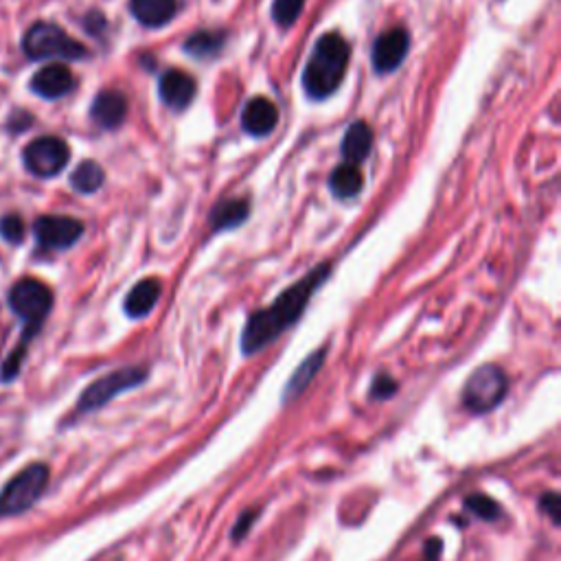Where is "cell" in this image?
I'll use <instances>...</instances> for the list:
<instances>
[{
    "mask_svg": "<svg viewBox=\"0 0 561 561\" xmlns=\"http://www.w3.org/2000/svg\"><path fill=\"white\" fill-rule=\"evenodd\" d=\"M329 272V263H320V266L309 270L299 283L290 285L268 309L250 314L242 334L244 356H255L257 351L272 345L285 329L299 323L309 299L329 279Z\"/></svg>",
    "mask_w": 561,
    "mask_h": 561,
    "instance_id": "obj_1",
    "label": "cell"
},
{
    "mask_svg": "<svg viewBox=\"0 0 561 561\" xmlns=\"http://www.w3.org/2000/svg\"><path fill=\"white\" fill-rule=\"evenodd\" d=\"M9 307L18 318H22V323H25V331H22L20 345L3 364V373H0L3 382L14 380V377L18 375L20 364H22V360H25L29 342L40 334L44 320H47V316L51 312L53 292L49 290V285H44L42 281L25 277L9 290Z\"/></svg>",
    "mask_w": 561,
    "mask_h": 561,
    "instance_id": "obj_2",
    "label": "cell"
},
{
    "mask_svg": "<svg viewBox=\"0 0 561 561\" xmlns=\"http://www.w3.org/2000/svg\"><path fill=\"white\" fill-rule=\"evenodd\" d=\"M351 47L340 33H325L309 53L303 71V88L312 99H327L340 88L349 68Z\"/></svg>",
    "mask_w": 561,
    "mask_h": 561,
    "instance_id": "obj_3",
    "label": "cell"
},
{
    "mask_svg": "<svg viewBox=\"0 0 561 561\" xmlns=\"http://www.w3.org/2000/svg\"><path fill=\"white\" fill-rule=\"evenodd\" d=\"M22 51L31 60H82L88 55L84 44H79L75 38L53 25V22H36L22 38Z\"/></svg>",
    "mask_w": 561,
    "mask_h": 561,
    "instance_id": "obj_4",
    "label": "cell"
},
{
    "mask_svg": "<svg viewBox=\"0 0 561 561\" xmlns=\"http://www.w3.org/2000/svg\"><path fill=\"white\" fill-rule=\"evenodd\" d=\"M49 476V467L44 463H33L18 472L0 491V515L11 518L29 511L42 498Z\"/></svg>",
    "mask_w": 561,
    "mask_h": 561,
    "instance_id": "obj_5",
    "label": "cell"
},
{
    "mask_svg": "<svg viewBox=\"0 0 561 561\" xmlns=\"http://www.w3.org/2000/svg\"><path fill=\"white\" fill-rule=\"evenodd\" d=\"M509 393L507 373L496 364H483L467 377L463 388V404L474 415H487L496 410Z\"/></svg>",
    "mask_w": 561,
    "mask_h": 561,
    "instance_id": "obj_6",
    "label": "cell"
},
{
    "mask_svg": "<svg viewBox=\"0 0 561 561\" xmlns=\"http://www.w3.org/2000/svg\"><path fill=\"white\" fill-rule=\"evenodd\" d=\"M147 380V371L141 366H125V369H117L108 375L99 377L97 382L90 384L82 393L77 402V408L82 412H93L99 410L106 404H110L114 397L132 391V388L141 386Z\"/></svg>",
    "mask_w": 561,
    "mask_h": 561,
    "instance_id": "obj_7",
    "label": "cell"
},
{
    "mask_svg": "<svg viewBox=\"0 0 561 561\" xmlns=\"http://www.w3.org/2000/svg\"><path fill=\"white\" fill-rule=\"evenodd\" d=\"M68 158H71V150L57 136H40V139L31 141L25 147V152H22L25 167L38 178L57 176L68 165Z\"/></svg>",
    "mask_w": 561,
    "mask_h": 561,
    "instance_id": "obj_8",
    "label": "cell"
},
{
    "mask_svg": "<svg viewBox=\"0 0 561 561\" xmlns=\"http://www.w3.org/2000/svg\"><path fill=\"white\" fill-rule=\"evenodd\" d=\"M38 244L49 250H64L79 242L84 235V224L68 215H42L33 224Z\"/></svg>",
    "mask_w": 561,
    "mask_h": 561,
    "instance_id": "obj_9",
    "label": "cell"
},
{
    "mask_svg": "<svg viewBox=\"0 0 561 561\" xmlns=\"http://www.w3.org/2000/svg\"><path fill=\"white\" fill-rule=\"evenodd\" d=\"M410 49V36L402 27L382 33L373 44V66L377 73H393L406 60Z\"/></svg>",
    "mask_w": 561,
    "mask_h": 561,
    "instance_id": "obj_10",
    "label": "cell"
},
{
    "mask_svg": "<svg viewBox=\"0 0 561 561\" xmlns=\"http://www.w3.org/2000/svg\"><path fill=\"white\" fill-rule=\"evenodd\" d=\"M75 88V77L71 68L64 64H49L31 79V90L42 99H60Z\"/></svg>",
    "mask_w": 561,
    "mask_h": 561,
    "instance_id": "obj_11",
    "label": "cell"
},
{
    "mask_svg": "<svg viewBox=\"0 0 561 561\" xmlns=\"http://www.w3.org/2000/svg\"><path fill=\"white\" fill-rule=\"evenodd\" d=\"M196 82L193 77L185 71H178V68H171V71L163 73L158 82V93L169 108L174 110H185L189 103L196 97Z\"/></svg>",
    "mask_w": 561,
    "mask_h": 561,
    "instance_id": "obj_12",
    "label": "cell"
},
{
    "mask_svg": "<svg viewBox=\"0 0 561 561\" xmlns=\"http://www.w3.org/2000/svg\"><path fill=\"white\" fill-rule=\"evenodd\" d=\"M128 114V99H125L117 90H103L93 101L90 108V117L103 130H114L125 121Z\"/></svg>",
    "mask_w": 561,
    "mask_h": 561,
    "instance_id": "obj_13",
    "label": "cell"
},
{
    "mask_svg": "<svg viewBox=\"0 0 561 561\" xmlns=\"http://www.w3.org/2000/svg\"><path fill=\"white\" fill-rule=\"evenodd\" d=\"M277 123H279V110L270 99L257 97L246 103L242 114V128L250 136H266L277 128Z\"/></svg>",
    "mask_w": 561,
    "mask_h": 561,
    "instance_id": "obj_14",
    "label": "cell"
},
{
    "mask_svg": "<svg viewBox=\"0 0 561 561\" xmlns=\"http://www.w3.org/2000/svg\"><path fill=\"white\" fill-rule=\"evenodd\" d=\"M130 11L143 27H163L176 16L178 0H130Z\"/></svg>",
    "mask_w": 561,
    "mask_h": 561,
    "instance_id": "obj_15",
    "label": "cell"
},
{
    "mask_svg": "<svg viewBox=\"0 0 561 561\" xmlns=\"http://www.w3.org/2000/svg\"><path fill=\"white\" fill-rule=\"evenodd\" d=\"M160 288L163 285H160L158 279H143L141 283H136L130 290L128 299H125V314L130 318H145L158 303Z\"/></svg>",
    "mask_w": 561,
    "mask_h": 561,
    "instance_id": "obj_16",
    "label": "cell"
},
{
    "mask_svg": "<svg viewBox=\"0 0 561 561\" xmlns=\"http://www.w3.org/2000/svg\"><path fill=\"white\" fill-rule=\"evenodd\" d=\"M325 349H318L314 351L312 356H307L303 360V364L296 369L290 377V382L288 386H285V393H283V404H290L294 402L296 397H301L305 391H307V386L314 382V377L318 375L320 371V366H323L325 362Z\"/></svg>",
    "mask_w": 561,
    "mask_h": 561,
    "instance_id": "obj_17",
    "label": "cell"
},
{
    "mask_svg": "<svg viewBox=\"0 0 561 561\" xmlns=\"http://www.w3.org/2000/svg\"><path fill=\"white\" fill-rule=\"evenodd\" d=\"M373 147V132L369 128V123L356 121L349 125V130L342 139V156H345L347 163L358 165L362 160L371 154Z\"/></svg>",
    "mask_w": 561,
    "mask_h": 561,
    "instance_id": "obj_18",
    "label": "cell"
},
{
    "mask_svg": "<svg viewBox=\"0 0 561 561\" xmlns=\"http://www.w3.org/2000/svg\"><path fill=\"white\" fill-rule=\"evenodd\" d=\"M250 215L248 200H222L209 215V222L215 233L231 231V228L242 226Z\"/></svg>",
    "mask_w": 561,
    "mask_h": 561,
    "instance_id": "obj_19",
    "label": "cell"
},
{
    "mask_svg": "<svg viewBox=\"0 0 561 561\" xmlns=\"http://www.w3.org/2000/svg\"><path fill=\"white\" fill-rule=\"evenodd\" d=\"M329 187L334 191V196L340 200H349V198H356L358 193L364 187V176L358 165H351L345 163L340 165L334 174L329 178Z\"/></svg>",
    "mask_w": 561,
    "mask_h": 561,
    "instance_id": "obj_20",
    "label": "cell"
},
{
    "mask_svg": "<svg viewBox=\"0 0 561 561\" xmlns=\"http://www.w3.org/2000/svg\"><path fill=\"white\" fill-rule=\"evenodd\" d=\"M226 33L224 31H198L185 42V51L198 60H211L224 49Z\"/></svg>",
    "mask_w": 561,
    "mask_h": 561,
    "instance_id": "obj_21",
    "label": "cell"
},
{
    "mask_svg": "<svg viewBox=\"0 0 561 561\" xmlns=\"http://www.w3.org/2000/svg\"><path fill=\"white\" fill-rule=\"evenodd\" d=\"M103 180H106V174H103L99 163H95V160H84V163L73 171L71 185L79 193H95L101 189Z\"/></svg>",
    "mask_w": 561,
    "mask_h": 561,
    "instance_id": "obj_22",
    "label": "cell"
},
{
    "mask_svg": "<svg viewBox=\"0 0 561 561\" xmlns=\"http://www.w3.org/2000/svg\"><path fill=\"white\" fill-rule=\"evenodd\" d=\"M465 509L472 515H476V518L485 520V522H496V520H500V515H502V509H500L498 502L494 498L485 496V494H474V496L465 498Z\"/></svg>",
    "mask_w": 561,
    "mask_h": 561,
    "instance_id": "obj_23",
    "label": "cell"
},
{
    "mask_svg": "<svg viewBox=\"0 0 561 561\" xmlns=\"http://www.w3.org/2000/svg\"><path fill=\"white\" fill-rule=\"evenodd\" d=\"M303 7H305V0H274L272 18L279 27L290 29L294 22L299 20Z\"/></svg>",
    "mask_w": 561,
    "mask_h": 561,
    "instance_id": "obj_24",
    "label": "cell"
},
{
    "mask_svg": "<svg viewBox=\"0 0 561 561\" xmlns=\"http://www.w3.org/2000/svg\"><path fill=\"white\" fill-rule=\"evenodd\" d=\"M0 235L9 244H20L25 237V222L18 213H9L0 217Z\"/></svg>",
    "mask_w": 561,
    "mask_h": 561,
    "instance_id": "obj_25",
    "label": "cell"
},
{
    "mask_svg": "<svg viewBox=\"0 0 561 561\" xmlns=\"http://www.w3.org/2000/svg\"><path fill=\"white\" fill-rule=\"evenodd\" d=\"M399 391V384L393 380L388 373L375 375V380L371 384V399L375 402H382V399H391Z\"/></svg>",
    "mask_w": 561,
    "mask_h": 561,
    "instance_id": "obj_26",
    "label": "cell"
},
{
    "mask_svg": "<svg viewBox=\"0 0 561 561\" xmlns=\"http://www.w3.org/2000/svg\"><path fill=\"white\" fill-rule=\"evenodd\" d=\"M257 518H259V511H250V509H246L242 515H239V520L235 522V529L231 533L233 542L244 540V537L250 533V529H253V524H255Z\"/></svg>",
    "mask_w": 561,
    "mask_h": 561,
    "instance_id": "obj_27",
    "label": "cell"
},
{
    "mask_svg": "<svg viewBox=\"0 0 561 561\" xmlns=\"http://www.w3.org/2000/svg\"><path fill=\"white\" fill-rule=\"evenodd\" d=\"M540 507H542V511L551 515L555 526L561 524V496L557 494V491H548V494H544L540 498Z\"/></svg>",
    "mask_w": 561,
    "mask_h": 561,
    "instance_id": "obj_28",
    "label": "cell"
},
{
    "mask_svg": "<svg viewBox=\"0 0 561 561\" xmlns=\"http://www.w3.org/2000/svg\"><path fill=\"white\" fill-rule=\"evenodd\" d=\"M441 551H443V542L439 537H432V540H428L426 548H423V561H439Z\"/></svg>",
    "mask_w": 561,
    "mask_h": 561,
    "instance_id": "obj_29",
    "label": "cell"
},
{
    "mask_svg": "<svg viewBox=\"0 0 561 561\" xmlns=\"http://www.w3.org/2000/svg\"><path fill=\"white\" fill-rule=\"evenodd\" d=\"M31 123H33V119H31V114H29V112H18V114H14V119H11L9 128L14 130V134H20V132L25 130L27 125H31Z\"/></svg>",
    "mask_w": 561,
    "mask_h": 561,
    "instance_id": "obj_30",
    "label": "cell"
}]
</instances>
